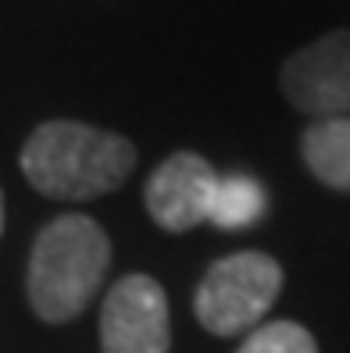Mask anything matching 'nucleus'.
<instances>
[{
	"instance_id": "20e7f679",
	"label": "nucleus",
	"mask_w": 350,
	"mask_h": 353,
	"mask_svg": "<svg viewBox=\"0 0 350 353\" xmlns=\"http://www.w3.org/2000/svg\"><path fill=\"white\" fill-rule=\"evenodd\" d=\"M279 86L290 108L315 121L350 114V29H333L290 54Z\"/></svg>"
},
{
	"instance_id": "423d86ee",
	"label": "nucleus",
	"mask_w": 350,
	"mask_h": 353,
	"mask_svg": "<svg viewBox=\"0 0 350 353\" xmlns=\"http://www.w3.org/2000/svg\"><path fill=\"white\" fill-rule=\"evenodd\" d=\"M218 175L208 161L193 150H179L157 164V172L147 179V214L164 232H190L204 225L211 214Z\"/></svg>"
},
{
	"instance_id": "f257e3e1",
	"label": "nucleus",
	"mask_w": 350,
	"mask_h": 353,
	"mask_svg": "<svg viewBox=\"0 0 350 353\" xmlns=\"http://www.w3.org/2000/svg\"><path fill=\"white\" fill-rule=\"evenodd\" d=\"M136 168V147L126 136L54 118L22 147V172L32 190L54 200H90L115 193Z\"/></svg>"
},
{
	"instance_id": "f03ea898",
	"label": "nucleus",
	"mask_w": 350,
	"mask_h": 353,
	"mask_svg": "<svg viewBox=\"0 0 350 353\" xmlns=\"http://www.w3.org/2000/svg\"><path fill=\"white\" fill-rule=\"evenodd\" d=\"M111 261V243L93 218L61 214L39 228L29 254L26 293L36 318L50 325L75 321L97 296Z\"/></svg>"
},
{
	"instance_id": "7ed1b4c3",
	"label": "nucleus",
	"mask_w": 350,
	"mask_h": 353,
	"mask_svg": "<svg viewBox=\"0 0 350 353\" xmlns=\"http://www.w3.org/2000/svg\"><path fill=\"white\" fill-rule=\"evenodd\" d=\"M279 289L282 268L275 264V257L257 250L222 257L218 264H211L193 296L197 321L211 336H240L269 314Z\"/></svg>"
},
{
	"instance_id": "6e6552de",
	"label": "nucleus",
	"mask_w": 350,
	"mask_h": 353,
	"mask_svg": "<svg viewBox=\"0 0 350 353\" xmlns=\"http://www.w3.org/2000/svg\"><path fill=\"white\" fill-rule=\"evenodd\" d=\"M264 207H269V196L254 175H218L208 221L225 232H236V228L257 225L264 218Z\"/></svg>"
},
{
	"instance_id": "0eeeda50",
	"label": "nucleus",
	"mask_w": 350,
	"mask_h": 353,
	"mask_svg": "<svg viewBox=\"0 0 350 353\" xmlns=\"http://www.w3.org/2000/svg\"><path fill=\"white\" fill-rule=\"evenodd\" d=\"M300 154L318 182L350 193V114L311 121L300 136Z\"/></svg>"
},
{
	"instance_id": "9d476101",
	"label": "nucleus",
	"mask_w": 350,
	"mask_h": 353,
	"mask_svg": "<svg viewBox=\"0 0 350 353\" xmlns=\"http://www.w3.org/2000/svg\"><path fill=\"white\" fill-rule=\"evenodd\" d=\"M0 232H4V193H0Z\"/></svg>"
},
{
	"instance_id": "39448f33",
	"label": "nucleus",
	"mask_w": 350,
	"mask_h": 353,
	"mask_svg": "<svg viewBox=\"0 0 350 353\" xmlns=\"http://www.w3.org/2000/svg\"><path fill=\"white\" fill-rule=\"evenodd\" d=\"M172 318L168 296L150 275H126L111 285L100 307L104 353H168Z\"/></svg>"
},
{
	"instance_id": "1a4fd4ad",
	"label": "nucleus",
	"mask_w": 350,
	"mask_h": 353,
	"mask_svg": "<svg viewBox=\"0 0 350 353\" xmlns=\"http://www.w3.org/2000/svg\"><path fill=\"white\" fill-rule=\"evenodd\" d=\"M240 353H318V343L297 321H269L246 336Z\"/></svg>"
}]
</instances>
